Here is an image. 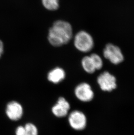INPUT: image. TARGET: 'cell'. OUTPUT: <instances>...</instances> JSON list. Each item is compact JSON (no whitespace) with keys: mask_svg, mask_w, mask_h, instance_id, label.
Instances as JSON below:
<instances>
[{"mask_svg":"<svg viewBox=\"0 0 134 135\" xmlns=\"http://www.w3.org/2000/svg\"><path fill=\"white\" fill-rule=\"evenodd\" d=\"M73 37V30L71 25L65 21L54 22L48 32V40L55 47H59L69 42Z\"/></svg>","mask_w":134,"mask_h":135,"instance_id":"6da1fadb","label":"cell"},{"mask_svg":"<svg viewBox=\"0 0 134 135\" xmlns=\"http://www.w3.org/2000/svg\"><path fill=\"white\" fill-rule=\"evenodd\" d=\"M74 44L77 50L86 53L92 50L94 46V40L88 32L85 31H81L75 35Z\"/></svg>","mask_w":134,"mask_h":135,"instance_id":"7a4b0ae2","label":"cell"},{"mask_svg":"<svg viewBox=\"0 0 134 135\" xmlns=\"http://www.w3.org/2000/svg\"><path fill=\"white\" fill-rule=\"evenodd\" d=\"M68 121L71 129L78 131L84 130L87 125V118L82 111L75 110L69 112Z\"/></svg>","mask_w":134,"mask_h":135,"instance_id":"3957f363","label":"cell"},{"mask_svg":"<svg viewBox=\"0 0 134 135\" xmlns=\"http://www.w3.org/2000/svg\"><path fill=\"white\" fill-rule=\"evenodd\" d=\"M75 97L82 102H91L94 98V92L89 83L81 82L78 84L74 89Z\"/></svg>","mask_w":134,"mask_h":135,"instance_id":"277c9868","label":"cell"},{"mask_svg":"<svg viewBox=\"0 0 134 135\" xmlns=\"http://www.w3.org/2000/svg\"><path fill=\"white\" fill-rule=\"evenodd\" d=\"M104 57L110 61V62L117 65L122 62L124 60L120 49L112 44H107L103 50Z\"/></svg>","mask_w":134,"mask_h":135,"instance_id":"5b68a950","label":"cell"},{"mask_svg":"<svg viewBox=\"0 0 134 135\" xmlns=\"http://www.w3.org/2000/svg\"><path fill=\"white\" fill-rule=\"evenodd\" d=\"M97 83L101 89L104 91H111L117 88L116 78L107 71L104 72L99 75Z\"/></svg>","mask_w":134,"mask_h":135,"instance_id":"8992f818","label":"cell"},{"mask_svg":"<svg viewBox=\"0 0 134 135\" xmlns=\"http://www.w3.org/2000/svg\"><path fill=\"white\" fill-rule=\"evenodd\" d=\"M71 109V105L66 98L60 97L51 108L52 114L56 117L63 118L68 116Z\"/></svg>","mask_w":134,"mask_h":135,"instance_id":"52a82bcc","label":"cell"},{"mask_svg":"<svg viewBox=\"0 0 134 135\" xmlns=\"http://www.w3.org/2000/svg\"><path fill=\"white\" fill-rule=\"evenodd\" d=\"M5 112L7 116L11 120L17 121L22 119L24 115L22 105L17 101H13L7 104Z\"/></svg>","mask_w":134,"mask_h":135,"instance_id":"ba28073f","label":"cell"},{"mask_svg":"<svg viewBox=\"0 0 134 135\" xmlns=\"http://www.w3.org/2000/svg\"><path fill=\"white\" fill-rule=\"evenodd\" d=\"M66 72L60 67H56L50 70L47 74L48 81L53 84H57L63 81L66 78Z\"/></svg>","mask_w":134,"mask_h":135,"instance_id":"9c48e42d","label":"cell"},{"mask_svg":"<svg viewBox=\"0 0 134 135\" xmlns=\"http://www.w3.org/2000/svg\"><path fill=\"white\" fill-rule=\"evenodd\" d=\"M81 64L84 71L89 74H92L96 70L90 56L84 57L81 61Z\"/></svg>","mask_w":134,"mask_h":135,"instance_id":"30bf717a","label":"cell"},{"mask_svg":"<svg viewBox=\"0 0 134 135\" xmlns=\"http://www.w3.org/2000/svg\"><path fill=\"white\" fill-rule=\"evenodd\" d=\"M42 1L43 6L48 10H57L59 7V0H42Z\"/></svg>","mask_w":134,"mask_h":135,"instance_id":"8fae6325","label":"cell"},{"mask_svg":"<svg viewBox=\"0 0 134 135\" xmlns=\"http://www.w3.org/2000/svg\"><path fill=\"white\" fill-rule=\"evenodd\" d=\"M25 135H38L37 126L32 122H28L24 126Z\"/></svg>","mask_w":134,"mask_h":135,"instance_id":"7c38bea8","label":"cell"},{"mask_svg":"<svg viewBox=\"0 0 134 135\" xmlns=\"http://www.w3.org/2000/svg\"><path fill=\"white\" fill-rule=\"evenodd\" d=\"M92 60L96 70H99L102 68L103 62L101 58L97 54H92L90 56Z\"/></svg>","mask_w":134,"mask_h":135,"instance_id":"4fadbf2b","label":"cell"},{"mask_svg":"<svg viewBox=\"0 0 134 135\" xmlns=\"http://www.w3.org/2000/svg\"><path fill=\"white\" fill-rule=\"evenodd\" d=\"M15 135H25V129L24 126H19L15 130Z\"/></svg>","mask_w":134,"mask_h":135,"instance_id":"5bb4252c","label":"cell"},{"mask_svg":"<svg viewBox=\"0 0 134 135\" xmlns=\"http://www.w3.org/2000/svg\"><path fill=\"white\" fill-rule=\"evenodd\" d=\"M4 51V46L2 41L0 40V58L3 54Z\"/></svg>","mask_w":134,"mask_h":135,"instance_id":"9a60e30c","label":"cell"}]
</instances>
